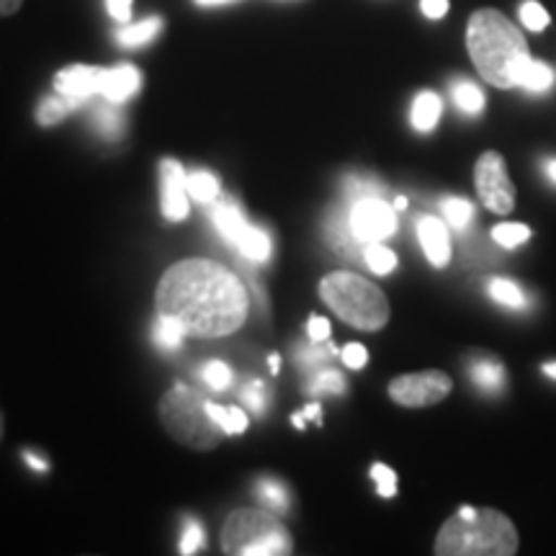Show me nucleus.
I'll use <instances>...</instances> for the list:
<instances>
[{
  "instance_id": "f257e3e1",
  "label": "nucleus",
  "mask_w": 556,
  "mask_h": 556,
  "mask_svg": "<svg viewBox=\"0 0 556 556\" xmlns=\"http://www.w3.org/2000/svg\"><path fill=\"white\" fill-rule=\"evenodd\" d=\"M157 315L173 317L189 336L222 338L242 328L248 291L235 274L214 261H180L157 287Z\"/></svg>"
},
{
  "instance_id": "f03ea898",
  "label": "nucleus",
  "mask_w": 556,
  "mask_h": 556,
  "mask_svg": "<svg viewBox=\"0 0 556 556\" xmlns=\"http://www.w3.org/2000/svg\"><path fill=\"white\" fill-rule=\"evenodd\" d=\"M467 47L479 75L495 88H518L520 75L533 60L518 26L495 9H482L469 18Z\"/></svg>"
},
{
  "instance_id": "7ed1b4c3",
  "label": "nucleus",
  "mask_w": 556,
  "mask_h": 556,
  "mask_svg": "<svg viewBox=\"0 0 556 556\" xmlns=\"http://www.w3.org/2000/svg\"><path fill=\"white\" fill-rule=\"evenodd\" d=\"M518 552V533L510 518L497 510H477L464 505L438 531V556H513Z\"/></svg>"
},
{
  "instance_id": "20e7f679",
  "label": "nucleus",
  "mask_w": 556,
  "mask_h": 556,
  "mask_svg": "<svg viewBox=\"0 0 556 556\" xmlns=\"http://www.w3.org/2000/svg\"><path fill=\"white\" fill-rule=\"evenodd\" d=\"M319 296L351 328L377 332L389 323V302L384 291L356 274L325 276L319 283Z\"/></svg>"
},
{
  "instance_id": "39448f33",
  "label": "nucleus",
  "mask_w": 556,
  "mask_h": 556,
  "mask_svg": "<svg viewBox=\"0 0 556 556\" xmlns=\"http://www.w3.org/2000/svg\"><path fill=\"white\" fill-rule=\"evenodd\" d=\"M222 548L229 556H283L291 554V536L270 510L240 507L227 518Z\"/></svg>"
},
{
  "instance_id": "423d86ee",
  "label": "nucleus",
  "mask_w": 556,
  "mask_h": 556,
  "mask_svg": "<svg viewBox=\"0 0 556 556\" xmlns=\"http://www.w3.org/2000/svg\"><path fill=\"white\" fill-rule=\"evenodd\" d=\"M160 417L168 433L191 448H214L227 435L208 413V400L186 384H176L160 400Z\"/></svg>"
},
{
  "instance_id": "0eeeda50",
  "label": "nucleus",
  "mask_w": 556,
  "mask_h": 556,
  "mask_svg": "<svg viewBox=\"0 0 556 556\" xmlns=\"http://www.w3.org/2000/svg\"><path fill=\"white\" fill-rule=\"evenodd\" d=\"M475 180L479 199L484 201L486 208H492L495 214L513 212V206H516V186H513L510 176H507L503 157L497 152H484L477 160Z\"/></svg>"
},
{
  "instance_id": "6e6552de",
  "label": "nucleus",
  "mask_w": 556,
  "mask_h": 556,
  "mask_svg": "<svg viewBox=\"0 0 556 556\" xmlns=\"http://www.w3.org/2000/svg\"><path fill=\"white\" fill-rule=\"evenodd\" d=\"M451 387H454V381L443 371L407 374V377H397L389 384V397L402 407H430L446 400Z\"/></svg>"
},
{
  "instance_id": "1a4fd4ad",
  "label": "nucleus",
  "mask_w": 556,
  "mask_h": 556,
  "mask_svg": "<svg viewBox=\"0 0 556 556\" xmlns=\"http://www.w3.org/2000/svg\"><path fill=\"white\" fill-rule=\"evenodd\" d=\"M351 227L358 245L381 242L397 232V214L381 197L358 199L351 204Z\"/></svg>"
},
{
  "instance_id": "9d476101",
  "label": "nucleus",
  "mask_w": 556,
  "mask_h": 556,
  "mask_svg": "<svg viewBox=\"0 0 556 556\" xmlns=\"http://www.w3.org/2000/svg\"><path fill=\"white\" fill-rule=\"evenodd\" d=\"M189 173L178 160L160 163V208L168 222H180L189 217Z\"/></svg>"
},
{
  "instance_id": "9b49d317",
  "label": "nucleus",
  "mask_w": 556,
  "mask_h": 556,
  "mask_svg": "<svg viewBox=\"0 0 556 556\" xmlns=\"http://www.w3.org/2000/svg\"><path fill=\"white\" fill-rule=\"evenodd\" d=\"M103 70L106 67L70 65L58 73V78H54V90H58L62 99H67L73 109L80 106V103L93 99L96 93H101Z\"/></svg>"
},
{
  "instance_id": "f8f14e48",
  "label": "nucleus",
  "mask_w": 556,
  "mask_h": 556,
  "mask_svg": "<svg viewBox=\"0 0 556 556\" xmlns=\"http://www.w3.org/2000/svg\"><path fill=\"white\" fill-rule=\"evenodd\" d=\"M417 238H420V245L426 250L428 261L433 263L435 268H446L451 261V240L446 232V225H443L438 217H422L417 222Z\"/></svg>"
},
{
  "instance_id": "ddd939ff",
  "label": "nucleus",
  "mask_w": 556,
  "mask_h": 556,
  "mask_svg": "<svg viewBox=\"0 0 556 556\" xmlns=\"http://www.w3.org/2000/svg\"><path fill=\"white\" fill-rule=\"evenodd\" d=\"M142 86V73L135 65H116L103 70L101 96L109 103H124Z\"/></svg>"
},
{
  "instance_id": "4468645a",
  "label": "nucleus",
  "mask_w": 556,
  "mask_h": 556,
  "mask_svg": "<svg viewBox=\"0 0 556 556\" xmlns=\"http://www.w3.org/2000/svg\"><path fill=\"white\" fill-rule=\"evenodd\" d=\"M212 222H214V227H217V232L229 242V245H238L242 229L248 227L245 212H242L238 201H232V199L217 201V206H214V214H212Z\"/></svg>"
},
{
  "instance_id": "2eb2a0df",
  "label": "nucleus",
  "mask_w": 556,
  "mask_h": 556,
  "mask_svg": "<svg viewBox=\"0 0 556 556\" xmlns=\"http://www.w3.org/2000/svg\"><path fill=\"white\" fill-rule=\"evenodd\" d=\"M441 111L443 103L438 99V93H433V90H422V93H417L409 119H413V127L417 131H430L435 129L438 119H441Z\"/></svg>"
},
{
  "instance_id": "dca6fc26",
  "label": "nucleus",
  "mask_w": 556,
  "mask_h": 556,
  "mask_svg": "<svg viewBox=\"0 0 556 556\" xmlns=\"http://www.w3.org/2000/svg\"><path fill=\"white\" fill-rule=\"evenodd\" d=\"M235 248H238L240 253L253 263H266L270 258V250H274L268 235L263 232L261 227H253V225H248L245 229H242L238 245Z\"/></svg>"
},
{
  "instance_id": "f3484780",
  "label": "nucleus",
  "mask_w": 556,
  "mask_h": 556,
  "mask_svg": "<svg viewBox=\"0 0 556 556\" xmlns=\"http://www.w3.org/2000/svg\"><path fill=\"white\" fill-rule=\"evenodd\" d=\"M160 29H163V18H144L139 21V24L124 26V29L116 31V41H119L122 47H142L155 39Z\"/></svg>"
},
{
  "instance_id": "a211bd4d",
  "label": "nucleus",
  "mask_w": 556,
  "mask_h": 556,
  "mask_svg": "<svg viewBox=\"0 0 556 556\" xmlns=\"http://www.w3.org/2000/svg\"><path fill=\"white\" fill-rule=\"evenodd\" d=\"M325 229H328V240L332 242V248L336 250H351L353 242H358L356 235H353V227H351V208L332 212Z\"/></svg>"
},
{
  "instance_id": "6ab92c4d",
  "label": "nucleus",
  "mask_w": 556,
  "mask_h": 556,
  "mask_svg": "<svg viewBox=\"0 0 556 556\" xmlns=\"http://www.w3.org/2000/svg\"><path fill=\"white\" fill-rule=\"evenodd\" d=\"M186 336H189V332H186L184 325H180L178 319L165 315L157 317L155 330H152V340H155V345L163 348V351H178V348L184 345Z\"/></svg>"
},
{
  "instance_id": "aec40b11",
  "label": "nucleus",
  "mask_w": 556,
  "mask_h": 556,
  "mask_svg": "<svg viewBox=\"0 0 556 556\" xmlns=\"http://www.w3.org/2000/svg\"><path fill=\"white\" fill-rule=\"evenodd\" d=\"M471 381L484 392H497L505 384V368L497 364V361H477L469 368Z\"/></svg>"
},
{
  "instance_id": "412c9836",
  "label": "nucleus",
  "mask_w": 556,
  "mask_h": 556,
  "mask_svg": "<svg viewBox=\"0 0 556 556\" xmlns=\"http://www.w3.org/2000/svg\"><path fill=\"white\" fill-rule=\"evenodd\" d=\"M189 193L191 199H197L199 204H212L219 197V180L217 176L206 170H193L189 173Z\"/></svg>"
},
{
  "instance_id": "4be33fe9",
  "label": "nucleus",
  "mask_w": 556,
  "mask_h": 556,
  "mask_svg": "<svg viewBox=\"0 0 556 556\" xmlns=\"http://www.w3.org/2000/svg\"><path fill=\"white\" fill-rule=\"evenodd\" d=\"M554 83V70L544 65V62L539 60H531L523 70V75H520V83L518 88H526V90H533V93H541V90H548Z\"/></svg>"
},
{
  "instance_id": "5701e85b",
  "label": "nucleus",
  "mask_w": 556,
  "mask_h": 556,
  "mask_svg": "<svg viewBox=\"0 0 556 556\" xmlns=\"http://www.w3.org/2000/svg\"><path fill=\"white\" fill-rule=\"evenodd\" d=\"M208 413H212V417L219 422L227 435H238L248 430V415L240 407H219L214 402H208Z\"/></svg>"
},
{
  "instance_id": "b1692460",
  "label": "nucleus",
  "mask_w": 556,
  "mask_h": 556,
  "mask_svg": "<svg viewBox=\"0 0 556 556\" xmlns=\"http://www.w3.org/2000/svg\"><path fill=\"white\" fill-rule=\"evenodd\" d=\"M255 497L261 500L263 507L270 513H287L289 510V495L278 482H270V479H261L258 486H255Z\"/></svg>"
},
{
  "instance_id": "393cba45",
  "label": "nucleus",
  "mask_w": 556,
  "mask_h": 556,
  "mask_svg": "<svg viewBox=\"0 0 556 556\" xmlns=\"http://www.w3.org/2000/svg\"><path fill=\"white\" fill-rule=\"evenodd\" d=\"M364 261L366 266L379 276L392 274V270L397 268V255H394L389 248L381 245V242H368V245H364Z\"/></svg>"
},
{
  "instance_id": "a878e982",
  "label": "nucleus",
  "mask_w": 556,
  "mask_h": 556,
  "mask_svg": "<svg viewBox=\"0 0 556 556\" xmlns=\"http://www.w3.org/2000/svg\"><path fill=\"white\" fill-rule=\"evenodd\" d=\"M454 101L464 114H479L484 109V93L469 80L454 83Z\"/></svg>"
},
{
  "instance_id": "bb28decb",
  "label": "nucleus",
  "mask_w": 556,
  "mask_h": 556,
  "mask_svg": "<svg viewBox=\"0 0 556 556\" xmlns=\"http://www.w3.org/2000/svg\"><path fill=\"white\" fill-rule=\"evenodd\" d=\"M490 296L495 299L497 304H505V307H526V294L520 291L518 283L507 281V278H495V281H490Z\"/></svg>"
},
{
  "instance_id": "cd10ccee",
  "label": "nucleus",
  "mask_w": 556,
  "mask_h": 556,
  "mask_svg": "<svg viewBox=\"0 0 556 556\" xmlns=\"http://www.w3.org/2000/svg\"><path fill=\"white\" fill-rule=\"evenodd\" d=\"M441 212H443V217H446V222L454 229L469 227L471 219H475V206H471L467 199L451 197V199H446L441 204Z\"/></svg>"
},
{
  "instance_id": "c85d7f7f",
  "label": "nucleus",
  "mask_w": 556,
  "mask_h": 556,
  "mask_svg": "<svg viewBox=\"0 0 556 556\" xmlns=\"http://www.w3.org/2000/svg\"><path fill=\"white\" fill-rule=\"evenodd\" d=\"M73 109L67 103V99H62V96H50V99H45L39 103L37 109V122L41 127H52V124H60L62 119L67 116V111Z\"/></svg>"
},
{
  "instance_id": "c756f323",
  "label": "nucleus",
  "mask_w": 556,
  "mask_h": 556,
  "mask_svg": "<svg viewBox=\"0 0 556 556\" xmlns=\"http://www.w3.org/2000/svg\"><path fill=\"white\" fill-rule=\"evenodd\" d=\"M199 374H201V381H204L206 387L217 389V392L232 384V368L222 364V361H208L206 366H201Z\"/></svg>"
},
{
  "instance_id": "7c9ffc66",
  "label": "nucleus",
  "mask_w": 556,
  "mask_h": 556,
  "mask_svg": "<svg viewBox=\"0 0 556 556\" xmlns=\"http://www.w3.org/2000/svg\"><path fill=\"white\" fill-rule=\"evenodd\" d=\"M492 238H495L497 245L503 248H518L523 245V242L531 238V229H528L526 225H497L495 229H492Z\"/></svg>"
},
{
  "instance_id": "2f4dec72",
  "label": "nucleus",
  "mask_w": 556,
  "mask_h": 556,
  "mask_svg": "<svg viewBox=\"0 0 556 556\" xmlns=\"http://www.w3.org/2000/svg\"><path fill=\"white\" fill-rule=\"evenodd\" d=\"M520 21H523L526 29L544 31L548 26V13L544 11V5L536 3V0H526V3L520 5Z\"/></svg>"
},
{
  "instance_id": "473e14b6",
  "label": "nucleus",
  "mask_w": 556,
  "mask_h": 556,
  "mask_svg": "<svg viewBox=\"0 0 556 556\" xmlns=\"http://www.w3.org/2000/svg\"><path fill=\"white\" fill-rule=\"evenodd\" d=\"M96 127H99L101 135L119 137L124 127V116L114 106H103L96 111Z\"/></svg>"
},
{
  "instance_id": "72a5a7b5",
  "label": "nucleus",
  "mask_w": 556,
  "mask_h": 556,
  "mask_svg": "<svg viewBox=\"0 0 556 556\" xmlns=\"http://www.w3.org/2000/svg\"><path fill=\"white\" fill-rule=\"evenodd\" d=\"M371 479L377 482V490L381 497H394L397 495V475L387 467V464H374Z\"/></svg>"
},
{
  "instance_id": "f704fd0d",
  "label": "nucleus",
  "mask_w": 556,
  "mask_h": 556,
  "mask_svg": "<svg viewBox=\"0 0 556 556\" xmlns=\"http://www.w3.org/2000/svg\"><path fill=\"white\" fill-rule=\"evenodd\" d=\"M381 193H384V186L374 184V180H366V178H351L345 184V197L351 201L368 199V197H381Z\"/></svg>"
},
{
  "instance_id": "c9c22d12",
  "label": "nucleus",
  "mask_w": 556,
  "mask_h": 556,
  "mask_svg": "<svg viewBox=\"0 0 556 556\" xmlns=\"http://www.w3.org/2000/svg\"><path fill=\"white\" fill-rule=\"evenodd\" d=\"M309 392H332V394H340L345 392V379L340 377L338 371H323L317 374L315 379H312L309 384Z\"/></svg>"
},
{
  "instance_id": "e433bc0d",
  "label": "nucleus",
  "mask_w": 556,
  "mask_h": 556,
  "mask_svg": "<svg viewBox=\"0 0 556 556\" xmlns=\"http://www.w3.org/2000/svg\"><path fill=\"white\" fill-rule=\"evenodd\" d=\"M325 343H315V340H312V345L309 348H302V351H296V364H302V366H317V364H325V361H328V353H338L336 348H328V351H325L323 348Z\"/></svg>"
},
{
  "instance_id": "4c0bfd02",
  "label": "nucleus",
  "mask_w": 556,
  "mask_h": 556,
  "mask_svg": "<svg viewBox=\"0 0 556 556\" xmlns=\"http://www.w3.org/2000/svg\"><path fill=\"white\" fill-rule=\"evenodd\" d=\"M242 402H248L250 409H255V413H263V407H266V394H263V381L261 379H253L248 387H242L240 392Z\"/></svg>"
},
{
  "instance_id": "58836bf2",
  "label": "nucleus",
  "mask_w": 556,
  "mask_h": 556,
  "mask_svg": "<svg viewBox=\"0 0 556 556\" xmlns=\"http://www.w3.org/2000/svg\"><path fill=\"white\" fill-rule=\"evenodd\" d=\"M201 546H204V528H201L199 523H189L184 539H180V554H186V556L197 554Z\"/></svg>"
},
{
  "instance_id": "ea45409f",
  "label": "nucleus",
  "mask_w": 556,
  "mask_h": 556,
  "mask_svg": "<svg viewBox=\"0 0 556 556\" xmlns=\"http://www.w3.org/2000/svg\"><path fill=\"white\" fill-rule=\"evenodd\" d=\"M340 358H343V364L348 368H356L358 371V368H364L368 364V351L358 343H348L343 351H340Z\"/></svg>"
},
{
  "instance_id": "a19ab883",
  "label": "nucleus",
  "mask_w": 556,
  "mask_h": 556,
  "mask_svg": "<svg viewBox=\"0 0 556 556\" xmlns=\"http://www.w3.org/2000/svg\"><path fill=\"white\" fill-rule=\"evenodd\" d=\"M307 332H309V340H315V343H328L330 323L325 317L312 315L309 317V325H307Z\"/></svg>"
},
{
  "instance_id": "79ce46f5",
  "label": "nucleus",
  "mask_w": 556,
  "mask_h": 556,
  "mask_svg": "<svg viewBox=\"0 0 556 556\" xmlns=\"http://www.w3.org/2000/svg\"><path fill=\"white\" fill-rule=\"evenodd\" d=\"M109 5V13L114 21H122V24H127L131 18V0H106Z\"/></svg>"
},
{
  "instance_id": "37998d69",
  "label": "nucleus",
  "mask_w": 556,
  "mask_h": 556,
  "mask_svg": "<svg viewBox=\"0 0 556 556\" xmlns=\"http://www.w3.org/2000/svg\"><path fill=\"white\" fill-rule=\"evenodd\" d=\"M420 11L428 18H443L448 13V0H420Z\"/></svg>"
},
{
  "instance_id": "c03bdc74",
  "label": "nucleus",
  "mask_w": 556,
  "mask_h": 556,
  "mask_svg": "<svg viewBox=\"0 0 556 556\" xmlns=\"http://www.w3.org/2000/svg\"><path fill=\"white\" fill-rule=\"evenodd\" d=\"M21 3H24V0H0V13H3V16H11V13H16L21 9Z\"/></svg>"
},
{
  "instance_id": "a18cd8bd",
  "label": "nucleus",
  "mask_w": 556,
  "mask_h": 556,
  "mask_svg": "<svg viewBox=\"0 0 556 556\" xmlns=\"http://www.w3.org/2000/svg\"><path fill=\"white\" fill-rule=\"evenodd\" d=\"M24 458H26V464H29L31 469H37V471H47V462H41L39 456H34V454H24Z\"/></svg>"
},
{
  "instance_id": "49530a36",
  "label": "nucleus",
  "mask_w": 556,
  "mask_h": 556,
  "mask_svg": "<svg viewBox=\"0 0 556 556\" xmlns=\"http://www.w3.org/2000/svg\"><path fill=\"white\" fill-rule=\"evenodd\" d=\"M302 415H304V420H307V417H315V420H317V417H323V407H319L317 402H312V405L304 409Z\"/></svg>"
},
{
  "instance_id": "de8ad7c7",
  "label": "nucleus",
  "mask_w": 556,
  "mask_h": 556,
  "mask_svg": "<svg viewBox=\"0 0 556 556\" xmlns=\"http://www.w3.org/2000/svg\"><path fill=\"white\" fill-rule=\"evenodd\" d=\"M268 366H270V371L278 374V368H281V358H278V356H270V358H268Z\"/></svg>"
},
{
  "instance_id": "09e8293b",
  "label": "nucleus",
  "mask_w": 556,
  "mask_h": 556,
  "mask_svg": "<svg viewBox=\"0 0 556 556\" xmlns=\"http://www.w3.org/2000/svg\"><path fill=\"white\" fill-rule=\"evenodd\" d=\"M546 173H548V178H552L554 184H556V160H552V163L546 165Z\"/></svg>"
},
{
  "instance_id": "8fccbe9b",
  "label": "nucleus",
  "mask_w": 556,
  "mask_h": 556,
  "mask_svg": "<svg viewBox=\"0 0 556 556\" xmlns=\"http://www.w3.org/2000/svg\"><path fill=\"white\" fill-rule=\"evenodd\" d=\"M544 374H546V377L556 379V364H546V366H544Z\"/></svg>"
},
{
  "instance_id": "3c124183",
  "label": "nucleus",
  "mask_w": 556,
  "mask_h": 556,
  "mask_svg": "<svg viewBox=\"0 0 556 556\" xmlns=\"http://www.w3.org/2000/svg\"><path fill=\"white\" fill-rule=\"evenodd\" d=\"M201 5H219V3H229V0H197Z\"/></svg>"
},
{
  "instance_id": "603ef678",
  "label": "nucleus",
  "mask_w": 556,
  "mask_h": 556,
  "mask_svg": "<svg viewBox=\"0 0 556 556\" xmlns=\"http://www.w3.org/2000/svg\"><path fill=\"white\" fill-rule=\"evenodd\" d=\"M405 206H407V199L405 197L394 199V208H405Z\"/></svg>"
}]
</instances>
